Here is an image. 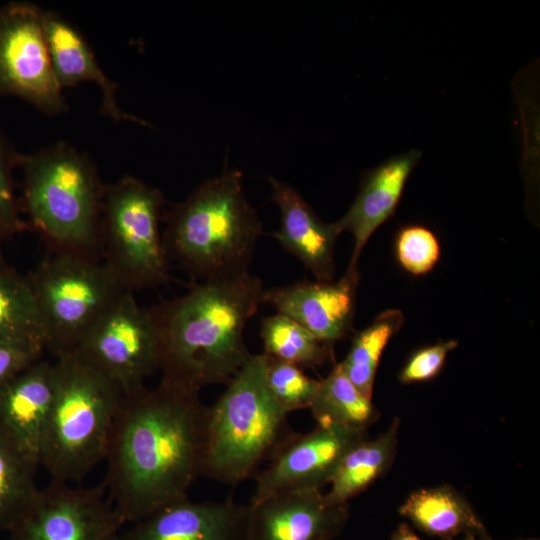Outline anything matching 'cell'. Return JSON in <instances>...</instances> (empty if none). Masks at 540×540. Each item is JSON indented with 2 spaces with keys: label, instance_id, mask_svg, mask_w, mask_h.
Segmentation results:
<instances>
[{
  "label": "cell",
  "instance_id": "6da1fadb",
  "mask_svg": "<svg viewBox=\"0 0 540 540\" xmlns=\"http://www.w3.org/2000/svg\"><path fill=\"white\" fill-rule=\"evenodd\" d=\"M208 406L199 392L161 380L123 394L105 460L111 502L124 523H135L187 498L202 476Z\"/></svg>",
  "mask_w": 540,
  "mask_h": 540
},
{
  "label": "cell",
  "instance_id": "7a4b0ae2",
  "mask_svg": "<svg viewBox=\"0 0 540 540\" xmlns=\"http://www.w3.org/2000/svg\"><path fill=\"white\" fill-rule=\"evenodd\" d=\"M263 292L261 280L246 270L195 283L184 295L150 308L161 380L197 392L228 383L251 355L244 330Z\"/></svg>",
  "mask_w": 540,
  "mask_h": 540
},
{
  "label": "cell",
  "instance_id": "3957f363",
  "mask_svg": "<svg viewBox=\"0 0 540 540\" xmlns=\"http://www.w3.org/2000/svg\"><path fill=\"white\" fill-rule=\"evenodd\" d=\"M170 263L198 281L248 270L263 224L245 195L242 174L225 169L164 211Z\"/></svg>",
  "mask_w": 540,
  "mask_h": 540
},
{
  "label": "cell",
  "instance_id": "277c9868",
  "mask_svg": "<svg viewBox=\"0 0 540 540\" xmlns=\"http://www.w3.org/2000/svg\"><path fill=\"white\" fill-rule=\"evenodd\" d=\"M22 207L49 252L102 259L99 227L106 184L92 158L65 141L20 154Z\"/></svg>",
  "mask_w": 540,
  "mask_h": 540
},
{
  "label": "cell",
  "instance_id": "5b68a950",
  "mask_svg": "<svg viewBox=\"0 0 540 540\" xmlns=\"http://www.w3.org/2000/svg\"><path fill=\"white\" fill-rule=\"evenodd\" d=\"M55 390L40 453L52 480L83 478L105 458L120 386L77 351L56 358Z\"/></svg>",
  "mask_w": 540,
  "mask_h": 540
},
{
  "label": "cell",
  "instance_id": "8992f818",
  "mask_svg": "<svg viewBox=\"0 0 540 540\" xmlns=\"http://www.w3.org/2000/svg\"><path fill=\"white\" fill-rule=\"evenodd\" d=\"M267 356L250 355L208 407L202 476L236 485L292 433L266 382Z\"/></svg>",
  "mask_w": 540,
  "mask_h": 540
},
{
  "label": "cell",
  "instance_id": "52a82bcc",
  "mask_svg": "<svg viewBox=\"0 0 540 540\" xmlns=\"http://www.w3.org/2000/svg\"><path fill=\"white\" fill-rule=\"evenodd\" d=\"M165 198L143 180L125 175L106 184L99 227L103 262L129 291L155 288L170 278L160 223Z\"/></svg>",
  "mask_w": 540,
  "mask_h": 540
},
{
  "label": "cell",
  "instance_id": "ba28073f",
  "mask_svg": "<svg viewBox=\"0 0 540 540\" xmlns=\"http://www.w3.org/2000/svg\"><path fill=\"white\" fill-rule=\"evenodd\" d=\"M27 276L44 325L45 350L56 358L76 350L127 291L102 259L74 253L49 252Z\"/></svg>",
  "mask_w": 540,
  "mask_h": 540
},
{
  "label": "cell",
  "instance_id": "9c48e42d",
  "mask_svg": "<svg viewBox=\"0 0 540 540\" xmlns=\"http://www.w3.org/2000/svg\"><path fill=\"white\" fill-rule=\"evenodd\" d=\"M51 64L44 9L27 1L0 8V96L13 95L49 116L69 109Z\"/></svg>",
  "mask_w": 540,
  "mask_h": 540
},
{
  "label": "cell",
  "instance_id": "30bf717a",
  "mask_svg": "<svg viewBox=\"0 0 540 540\" xmlns=\"http://www.w3.org/2000/svg\"><path fill=\"white\" fill-rule=\"evenodd\" d=\"M74 351L115 381L124 394L143 387L160 360L150 308L140 306L133 292L125 291Z\"/></svg>",
  "mask_w": 540,
  "mask_h": 540
},
{
  "label": "cell",
  "instance_id": "8fae6325",
  "mask_svg": "<svg viewBox=\"0 0 540 540\" xmlns=\"http://www.w3.org/2000/svg\"><path fill=\"white\" fill-rule=\"evenodd\" d=\"M105 489L52 480L9 530L10 540H120L124 522Z\"/></svg>",
  "mask_w": 540,
  "mask_h": 540
},
{
  "label": "cell",
  "instance_id": "7c38bea8",
  "mask_svg": "<svg viewBox=\"0 0 540 540\" xmlns=\"http://www.w3.org/2000/svg\"><path fill=\"white\" fill-rule=\"evenodd\" d=\"M365 438L366 431L338 425H317L302 434L292 432L257 476L250 504L288 490H322L330 484L345 455Z\"/></svg>",
  "mask_w": 540,
  "mask_h": 540
},
{
  "label": "cell",
  "instance_id": "4fadbf2b",
  "mask_svg": "<svg viewBox=\"0 0 540 540\" xmlns=\"http://www.w3.org/2000/svg\"><path fill=\"white\" fill-rule=\"evenodd\" d=\"M348 517L321 489L283 491L249 504L248 540H334Z\"/></svg>",
  "mask_w": 540,
  "mask_h": 540
},
{
  "label": "cell",
  "instance_id": "5bb4252c",
  "mask_svg": "<svg viewBox=\"0 0 540 540\" xmlns=\"http://www.w3.org/2000/svg\"><path fill=\"white\" fill-rule=\"evenodd\" d=\"M358 283V266L349 264L336 282L299 281L273 287L264 290L262 303L272 305L278 313L332 345L352 329Z\"/></svg>",
  "mask_w": 540,
  "mask_h": 540
},
{
  "label": "cell",
  "instance_id": "9a60e30c",
  "mask_svg": "<svg viewBox=\"0 0 540 540\" xmlns=\"http://www.w3.org/2000/svg\"><path fill=\"white\" fill-rule=\"evenodd\" d=\"M249 505L188 497L137 521L120 540H248Z\"/></svg>",
  "mask_w": 540,
  "mask_h": 540
},
{
  "label": "cell",
  "instance_id": "2e32d148",
  "mask_svg": "<svg viewBox=\"0 0 540 540\" xmlns=\"http://www.w3.org/2000/svg\"><path fill=\"white\" fill-rule=\"evenodd\" d=\"M54 390L55 365L41 359L0 389V426L36 467Z\"/></svg>",
  "mask_w": 540,
  "mask_h": 540
},
{
  "label": "cell",
  "instance_id": "e0dca14e",
  "mask_svg": "<svg viewBox=\"0 0 540 540\" xmlns=\"http://www.w3.org/2000/svg\"><path fill=\"white\" fill-rule=\"evenodd\" d=\"M272 200L281 213L278 230L271 233L280 245L298 258L317 281H333L334 246L340 232L335 223H325L296 189L269 178Z\"/></svg>",
  "mask_w": 540,
  "mask_h": 540
},
{
  "label": "cell",
  "instance_id": "ac0fdd59",
  "mask_svg": "<svg viewBox=\"0 0 540 540\" xmlns=\"http://www.w3.org/2000/svg\"><path fill=\"white\" fill-rule=\"evenodd\" d=\"M44 30L52 68L62 89L85 81L93 82L101 91L102 115L116 122L132 121L150 126L117 103L119 85L105 74L92 47L77 27L59 13L44 10Z\"/></svg>",
  "mask_w": 540,
  "mask_h": 540
},
{
  "label": "cell",
  "instance_id": "d6986e66",
  "mask_svg": "<svg viewBox=\"0 0 540 540\" xmlns=\"http://www.w3.org/2000/svg\"><path fill=\"white\" fill-rule=\"evenodd\" d=\"M420 158L421 152L412 149L364 173L352 205L340 220L334 222L340 233L348 231L354 237L349 264L357 265L371 235L394 214L405 184Z\"/></svg>",
  "mask_w": 540,
  "mask_h": 540
},
{
  "label": "cell",
  "instance_id": "ffe728a7",
  "mask_svg": "<svg viewBox=\"0 0 540 540\" xmlns=\"http://www.w3.org/2000/svg\"><path fill=\"white\" fill-rule=\"evenodd\" d=\"M399 514L423 533L441 540L459 535L491 540L471 504L450 485L412 492L400 506Z\"/></svg>",
  "mask_w": 540,
  "mask_h": 540
},
{
  "label": "cell",
  "instance_id": "44dd1931",
  "mask_svg": "<svg viewBox=\"0 0 540 540\" xmlns=\"http://www.w3.org/2000/svg\"><path fill=\"white\" fill-rule=\"evenodd\" d=\"M399 426L395 417L384 432L363 439L345 455L326 493L330 500L348 504L389 471L397 452Z\"/></svg>",
  "mask_w": 540,
  "mask_h": 540
},
{
  "label": "cell",
  "instance_id": "7402d4cb",
  "mask_svg": "<svg viewBox=\"0 0 540 540\" xmlns=\"http://www.w3.org/2000/svg\"><path fill=\"white\" fill-rule=\"evenodd\" d=\"M317 425H338L366 431L379 418L372 399L348 379L339 363L319 386L309 407Z\"/></svg>",
  "mask_w": 540,
  "mask_h": 540
},
{
  "label": "cell",
  "instance_id": "603a6c76",
  "mask_svg": "<svg viewBox=\"0 0 540 540\" xmlns=\"http://www.w3.org/2000/svg\"><path fill=\"white\" fill-rule=\"evenodd\" d=\"M0 338L45 350V330L28 276L0 267Z\"/></svg>",
  "mask_w": 540,
  "mask_h": 540
},
{
  "label": "cell",
  "instance_id": "cb8c5ba5",
  "mask_svg": "<svg viewBox=\"0 0 540 540\" xmlns=\"http://www.w3.org/2000/svg\"><path fill=\"white\" fill-rule=\"evenodd\" d=\"M402 323L401 311L390 309L382 312L369 326L353 336L346 357L339 363L348 379L369 399H372L382 353Z\"/></svg>",
  "mask_w": 540,
  "mask_h": 540
},
{
  "label": "cell",
  "instance_id": "d4e9b609",
  "mask_svg": "<svg viewBox=\"0 0 540 540\" xmlns=\"http://www.w3.org/2000/svg\"><path fill=\"white\" fill-rule=\"evenodd\" d=\"M260 333L267 357L301 369L321 366L332 356L331 344L280 313L263 318Z\"/></svg>",
  "mask_w": 540,
  "mask_h": 540
},
{
  "label": "cell",
  "instance_id": "484cf974",
  "mask_svg": "<svg viewBox=\"0 0 540 540\" xmlns=\"http://www.w3.org/2000/svg\"><path fill=\"white\" fill-rule=\"evenodd\" d=\"M36 469L0 426V530L9 531L37 494Z\"/></svg>",
  "mask_w": 540,
  "mask_h": 540
},
{
  "label": "cell",
  "instance_id": "4316f807",
  "mask_svg": "<svg viewBox=\"0 0 540 540\" xmlns=\"http://www.w3.org/2000/svg\"><path fill=\"white\" fill-rule=\"evenodd\" d=\"M266 382L276 403L286 412L309 408L319 380L308 377L303 369L267 357Z\"/></svg>",
  "mask_w": 540,
  "mask_h": 540
},
{
  "label": "cell",
  "instance_id": "83f0119b",
  "mask_svg": "<svg viewBox=\"0 0 540 540\" xmlns=\"http://www.w3.org/2000/svg\"><path fill=\"white\" fill-rule=\"evenodd\" d=\"M395 253L401 267L412 275L430 272L440 257L435 234L420 225L401 228L395 239Z\"/></svg>",
  "mask_w": 540,
  "mask_h": 540
},
{
  "label": "cell",
  "instance_id": "f1b7e54d",
  "mask_svg": "<svg viewBox=\"0 0 540 540\" xmlns=\"http://www.w3.org/2000/svg\"><path fill=\"white\" fill-rule=\"evenodd\" d=\"M20 154L0 130V245L27 226L20 216L21 205L14 193L12 177Z\"/></svg>",
  "mask_w": 540,
  "mask_h": 540
},
{
  "label": "cell",
  "instance_id": "f546056e",
  "mask_svg": "<svg viewBox=\"0 0 540 540\" xmlns=\"http://www.w3.org/2000/svg\"><path fill=\"white\" fill-rule=\"evenodd\" d=\"M457 346V340H448L416 351L402 368L399 380L410 384L434 378L443 368L447 355Z\"/></svg>",
  "mask_w": 540,
  "mask_h": 540
},
{
  "label": "cell",
  "instance_id": "4dcf8cb0",
  "mask_svg": "<svg viewBox=\"0 0 540 540\" xmlns=\"http://www.w3.org/2000/svg\"><path fill=\"white\" fill-rule=\"evenodd\" d=\"M43 349L0 338V389L40 360Z\"/></svg>",
  "mask_w": 540,
  "mask_h": 540
},
{
  "label": "cell",
  "instance_id": "1f68e13d",
  "mask_svg": "<svg viewBox=\"0 0 540 540\" xmlns=\"http://www.w3.org/2000/svg\"><path fill=\"white\" fill-rule=\"evenodd\" d=\"M390 540H422L416 535L412 528L406 524L401 523L393 532Z\"/></svg>",
  "mask_w": 540,
  "mask_h": 540
},
{
  "label": "cell",
  "instance_id": "d6a6232c",
  "mask_svg": "<svg viewBox=\"0 0 540 540\" xmlns=\"http://www.w3.org/2000/svg\"><path fill=\"white\" fill-rule=\"evenodd\" d=\"M450 540H456V539H450ZM460 540H483V539L478 538V537L473 536V535H467V536H464L463 538H461Z\"/></svg>",
  "mask_w": 540,
  "mask_h": 540
},
{
  "label": "cell",
  "instance_id": "836d02e7",
  "mask_svg": "<svg viewBox=\"0 0 540 540\" xmlns=\"http://www.w3.org/2000/svg\"><path fill=\"white\" fill-rule=\"evenodd\" d=\"M521 540H538V539L530 538V539H521Z\"/></svg>",
  "mask_w": 540,
  "mask_h": 540
}]
</instances>
